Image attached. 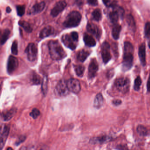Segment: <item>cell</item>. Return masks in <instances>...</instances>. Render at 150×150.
Instances as JSON below:
<instances>
[{"label": "cell", "mask_w": 150, "mask_h": 150, "mask_svg": "<svg viewBox=\"0 0 150 150\" xmlns=\"http://www.w3.org/2000/svg\"><path fill=\"white\" fill-rule=\"evenodd\" d=\"M133 45L129 42H125L124 45V55L122 63V69L123 71L129 70L133 65Z\"/></svg>", "instance_id": "1"}, {"label": "cell", "mask_w": 150, "mask_h": 150, "mask_svg": "<svg viewBox=\"0 0 150 150\" xmlns=\"http://www.w3.org/2000/svg\"><path fill=\"white\" fill-rule=\"evenodd\" d=\"M51 57L54 60H60L67 57L66 52L57 40H51L48 43Z\"/></svg>", "instance_id": "2"}, {"label": "cell", "mask_w": 150, "mask_h": 150, "mask_svg": "<svg viewBox=\"0 0 150 150\" xmlns=\"http://www.w3.org/2000/svg\"><path fill=\"white\" fill-rule=\"evenodd\" d=\"M81 14L78 11H72L66 18L63 23V26L66 28H73L78 27L81 20Z\"/></svg>", "instance_id": "3"}, {"label": "cell", "mask_w": 150, "mask_h": 150, "mask_svg": "<svg viewBox=\"0 0 150 150\" xmlns=\"http://www.w3.org/2000/svg\"><path fill=\"white\" fill-rule=\"evenodd\" d=\"M61 40L64 44L72 50H74L78 44L79 41V35L77 32L74 31L70 34L63 35Z\"/></svg>", "instance_id": "4"}, {"label": "cell", "mask_w": 150, "mask_h": 150, "mask_svg": "<svg viewBox=\"0 0 150 150\" xmlns=\"http://www.w3.org/2000/svg\"><path fill=\"white\" fill-rule=\"evenodd\" d=\"M115 85L116 88L119 92L125 94L129 92L130 82L129 79L126 77H120L116 79Z\"/></svg>", "instance_id": "5"}, {"label": "cell", "mask_w": 150, "mask_h": 150, "mask_svg": "<svg viewBox=\"0 0 150 150\" xmlns=\"http://www.w3.org/2000/svg\"><path fill=\"white\" fill-rule=\"evenodd\" d=\"M56 94L58 96L64 97L69 94V91L67 85V81L61 79L59 81L55 89Z\"/></svg>", "instance_id": "6"}, {"label": "cell", "mask_w": 150, "mask_h": 150, "mask_svg": "<svg viewBox=\"0 0 150 150\" xmlns=\"http://www.w3.org/2000/svg\"><path fill=\"white\" fill-rule=\"evenodd\" d=\"M25 52L29 61L34 62L36 59L38 51L37 47L35 43H30L29 44Z\"/></svg>", "instance_id": "7"}, {"label": "cell", "mask_w": 150, "mask_h": 150, "mask_svg": "<svg viewBox=\"0 0 150 150\" xmlns=\"http://www.w3.org/2000/svg\"><path fill=\"white\" fill-rule=\"evenodd\" d=\"M67 85L69 92L78 94L81 90L80 82L77 79H70L67 81Z\"/></svg>", "instance_id": "8"}, {"label": "cell", "mask_w": 150, "mask_h": 150, "mask_svg": "<svg viewBox=\"0 0 150 150\" xmlns=\"http://www.w3.org/2000/svg\"><path fill=\"white\" fill-rule=\"evenodd\" d=\"M101 49L103 61L104 64H107L111 59L110 52V45L108 42H103L102 45Z\"/></svg>", "instance_id": "9"}, {"label": "cell", "mask_w": 150, "mask_h": 150, "mask_svg": "<svg viewBox=\"0 0 150 150\" xmlns=\"http://www.w3.org/2000/svg\"><path fill=\"white\" fill-rule=\"evenodd\" d=\"M67 6V3L64 0L58 1L52 9L51 15L53 17H57L66 8Z\"/></svg>", "instance_id": "10"}, {"label": "cell", "mask_w": 150, "mask_h": 150, "mask_svg": "<svg viewBox=\"0 0 150 150\" xmlns=\"http://www.w3.org/2000/svg\"><path fill=\"white\" fill-rule=\"evenodd\" d=\"M18 59L14 56H9L7 63V72L8 74H12L18 68Z\"/></svg>", "instance_id": "11"}, {"label": "cell", "mask_w": 150, "mask_h": 150, "mask_svg": "<svg viewBox=\"0 0 150 150\" xmlns=\"http://www.w3.org/2000/svg\"><path fill=\"white\" fill-rule=\"evenodd\" d=\"M88 70V77L89 79H92L96 76V74L99 69V65L96 59H93L91 60Z\"/></svg>", "instance_id": "12"}, {"label": "cell", "mask_w": 150, "mask_h": 150, "mask_svg": "<svg viewBox=\"0 0 150 150\" xmlns=\"http://www.w3.org/2000/svg\"><path fill=\"white\" fill-rule=\"evenodd\" d=\"M86 29L89 33L93 35L98 40L100 39L101 35V30L96 24L92 23H88Z\"/></svg>", "instance_id": "13"}, {"label": "cell", "mask_w": 150, "mask_h": 150, "mask_svg": "<svg viewBox=\"0 0 150 150\" xmlns=\"http://www.w3.org/2000/svg\"><path fill=\"white\" fill-rule=\"evenodd\" d=\"M10 128L8 126H3L0 129V131L1 132L0 137V150L3 149V147L6 144V141L7 139L9 134Z\"/></svg>", "instance_id": "14"}, {"label": "cell", "mask_w": 150, "mask_h": 150, "mask_svg": "<svg viewBox=\"0 0 150 150\" xmlns=\"http://www.w3.org/2000/svg\"><path fill=\"white\" fill-rule=\"evenodd\" d=\"M112 137L107 135L95 137L90 139V143L92 144H102L109 142L112 139Z\"/></svg>", "instance_id": "15"}, {"label": "cell", "mask_w": 150, "mask_h": 150, "mask_svg": "<svg viewBox=\"0 0 150 150\" xmlns=\"http://www.w3.org/2000/svg\"><path fill=\"white\" fill-rule=\"evenodd\" d=\"M138 55L140 63L144 67L146 64V46L144 43L141 44L139 46L138 50Z\"/></svg>", "instance_id": "16"}, {"label": "cell", "mask_w": 150, "mask_h": 150, "mask_svg": "<svg viewBox=\"0 0 150 150\" xmlns=\"http://www.w3.org/2000/svg\"><path fill=\"white\" fill-rule=\"evenodd\" d=\"M45 3L44 1L35 4L33 6L30 12V14L35 15L42 13L45 8Z\"/></svg>", "instance_id": "17"}, {"label": "cell", "mask_w": 150, "mask_h": 150, "mask_svg": "<svg viewBox=\"0 0 150 150\" xmlns=\"http://www.w3.org/2000/svg\"><path fill=\"white\" fill-rule=\"evenodd\" d=\"M55 32V30L53 27L51 26H48L44 28L39 34V36L42 39L45 38L53 35Z\"/></svg>", "instance_id": "18"}, {"label": "cell", "mask_w": 150, "mask_h": 150, "mask_svg": "<svg viewBox=\"0 0 150 150\" xmlns=\"http://www.w3.org/2000/svg\"><path fill=\"white\" fill-rule=\"evenodd\" d=\"M10 34V30L8 29L0 30V46L5 44L9 38Z\"/></svg>", "instance_id": "19"}, {"label": "cell", "mask_w": 150, "mask_h": 150, "mask_svg": "<svg viewBox=\"0 0 150 150\" xmlns=\"http://www.w3.org/2000/svg\"><path fill=\"white\" fill-rule=\"evenodd\" d=\"M83 40L85 45L88 47H94L96 45V42L92 36L87 34H84Z\"/></svg>", "instance_id": "20"}, {"label": "cell", "mask_w": 150, "mask_h": 150, "mask_svg": "<svg viewBox=\"0 0 150 150\" xmlns=\"http://www.w3.org/2000/svg\"><path fill=\"white\" fill-rule=\"evenodd\" d=\"M126 22L131 31L135 33L136 30V24L135 20L132 15L128 14L126 16Z\"/></svg>", "instance_id": "21"}, {"label": "cell", "mask_w": 150, "mask_h": 150, "mask_svg": "<svg viewBox=\"0 0 150 150\" xmlns=\"http://www.w3.org/2000/svg\"><path fill=\"white\" fill-rule=\"evenodd\" d=\"M16 109L15 108L11 109L6 112H3L1 114V116L5 121H9L14 116L16 112Z\"/></svg>", "instance_id": "22"}, {"label": "cell", "mask_w": 150, "mask_h": 150, "mask_svg": "<svg viewBox=\"0 0 150 150\" xmlns=\"http://www.w3.org/2000/svg\"><path fill=\"white\" fill-rule=\"evenodd\" d=\"M103 96L100 93L97 94L94 100V107L97 109H99L103 106Z\"/></svg>", "instance_id": "23"}, {"label": "cell", "mask_w": 150, "mask_h": 150, "mask_svg": "<svg viewBox=\"0 0 150 150\" xmlns=\"http://www.w3.org/2000/svg\"><path fill=\"white\" fill-rule=\"evenodd\" d=\"M90 53L88 51L82 50L80 51L77 54V59L81 62H84L89 56Z\"/></svg>", "instance_id": "24"}, {"label": "cell", "mask_w": 150, "mask_h": 150, "mask_svg": "<svg viewBox=\"0 0 150 150\" xmlns=\"http://www.w3.org/2000/svg\"><path fill=\"white\" fill-rule=\"evenodd\" d=\"M121 30H122L121 26L118 24H115L112 30V37L115 40H117L119 39Z\"/></svg>", "instance_id": "25"}, {"label": "cell", "mask_w": 150, "mask_h": 150, "mask_svg": "<svg viewBox=\"0 0 150 150\" xmlns=\"http://www.w3.org/2000/svg\"><path fill=\"white\" fill-rule=\"evenodd\" d=\"M19 26L24 29V30L28 33H31L33 30V28L31 25L28 22L24 21H20L18 23Z\"/></svg>", "instance_id": "26"}, {"label": "cell", "mask_w": 150, "mask_h": 150, "mask_svg": "<svg viewBox=\"0 0 150 150\" xmlns=\"http://www.w3.org/2000/svg\"><path fill=\"white\" fill-rule=\"evenodd\" d=\"M137 131L139 135L141 137H146L149 134L148 130L143 125H139L137 127Z\"/></svg>", "instance_id": "27"}, {"label": "cell", "mask_w": 150, "mask_h": 150, "mask_svg": "<svg viewBox=\"0 0 150 150\" xmlns=\"http://www.w3.org/2000/svg\"><path fill=\"white\" fill-rule=\"evenodd\" d=\"M74 71L76 74L79 77H82L84 74L85 67L82 65H74Z\"/></svg>", "instance_id": "28"}, {"label": "cell", "mask_w": 150, "mask_h": 150, "mask_svg": "<svg viewBox=\"0 0 150 150\" xmlns=\"http://www.w3.org/2000/svg\"><path fill=\"white\" fill-rule=\"evenodd\" d=\"M92 15L93 19L94 21L98 22L101 20L102 14L100 9H96L94 10Z\"/></svg>", "instance_id": "29"}, {"label": "cell", "mask_w": 150, "mask_h": 150, "mask_svg": "<svg viewBox=\"0 0 150 150\" xmlns=\"http://www.w3.org/2000/svg\"><path fill=\"white\" fill-rule=\"evenodd\" d=\"M48 80L47 76H45L42 83V91L44 95H46L48 91Z\"/></svg>", "instance_id": "30"}, {"label": "cell", "mask_w": 150, "mask_h": 150, "mask_svg": "<svg viewBox=\"0 0 150 150\" xmlns=\"http://www.w3.org/2000/svg\"><path fill=\"white\" fill-rule=\"evenodd\" d=\"M142 84V79L140 76H138L135 79L134 81V89L135 91H139L140 88V86Z\"/></svg>", "instance_id": "31"}, {"label": "cell", "mask_w": 150, "mask_h": 150, "mask_svg": "<svg viewBox=\"0 0 150 150\" xmlns=\"http://www.w3.org/2000/svg\"><path fill=\"white\" fill-rule=\"evenodd\" d=\"M31 80L34 85H39L41 82V77L36 73H34L31 77Z\"/></svg>", "instance_id": "32"}, {"label": "cell", "mask_w": 150, "mask_h": 150, "mask_svg": "<svg viewBox=\"0 0 150 150\" xmlns=\"http://www.w3.org/2000/svg\"><path fill=\"white\" fill-rule=\"evenodd\" d=\"M16 10H17V15L19 16H22L24 14L25 12V6L19 5L16 6Z\"/></svg>", "instance_id": "33"}, {"label": "cell", "mask_w": 150, "mask_h": 150, "mask_svg": "<svg viewBox=\"0 0 150 150\" xmlns=\"http://www.w3.org/2000/svg\"><path fill=\"white\" fill-rule=\"evenodd\" d=\"M11 51L13 55H17L18 54V43L16 40H15L13 42L11 47Z\"/></svg>", "instance_id": "34"}, {"label": "cell", "mask_w": 150, "mask_h": 150, "mask_svg": "<svg viewBox=\"0 0 150 150\" xmlns=\"http://www.w3.org/2000/svg\"><path fill=\"white\" fill-rule=\"evenodd\" d=\"M144 34L146 38L149 40L150 36V23L149 22L146 23L145 25Z\"/></svg>", "instance_id": "35"}, {"label": "cell", "mask_w": 150, "mask_h": 150, "mask_svg": "<svg viewBox=\"0 0 150 150\" xmlns=\"http://www.w3.org/2000/svg\"><path fill=\"white\" fill-rule=\"evenodd\" d=\"M40 115V111L38 109L35 108L32 110L31 113L30 114V115L33 117L34 119H36Z\"/></svg>", "instance_id": "36"}, {"label": "cell", "mask_w": 150, "mask_h": 150, "mask_svg": "<svg viewBox=\"0 0 150 150\" xmlns=\"http://www.w3.org/2000/svg\"><path fill=\"white\" fill-rule=\"evenodd\" d=\"M103 1L104 5H105L106 6L108 7L113 8V7L115 6V5H116V4H114V3L110 2V0H103Z\"/></svg>", "instance_id": "37"}, {"label": "cell", "mask_w": 150, "mask_h": 150, "mask_svg": "<svg viewBox=\"0 0 150 150\" xmlns=\"http://www.w3.org/2000/svg\"><path fill=\"white\" fill-rule=\"evenodd\" d=\"M88 3L89 5L96 6L98 5V0H87Z\"/></svg>", "instance_id": "38"}, {"label": "cell", "mask_w": 150, "mask_h": 150, "mask_svg": "<svg viewBox=\"0 0 150 150\" xmlns=\"http://www.w3.org/2000/svg\"><path fill=\"white\" fill-rule=\"evenodd\" d=\"M122 101L121 100H118V99H116V100H114L112 102V103L113 104L115 105V106H118V105H120L122 103Z\"/></svg>", "instance_id": "39"}, {"label": "cell", "mask_w": 150, "mask_h": 150, "mask_svg": "<svg viewBox=\"0 0 150 150\" xmlns=\"http://www.w3.org/2000/svg\"><path fill=\"white\" fill-rule=\"evenodd\" d=\"M75 3L79 7L83 5V0H75Z\"/></svg>", "instance_id": "40"}, {"label": "cell", "mask_w": 150, "mask_h": 150, "mask_svg": "<svg viewBox=\"0 0 150 150\" xmlns=\"http://www.w3.org/2000/svg\"><path fill=\"white\" fill-rule=\"evenodd\" d=\"M6 11L7 13H11V11H12V9L10 8V7H7L6 8Z\"/></svg>", "instance_id": "41"}, {"label": "cell", "mask_w": 150, "mask_h": 150, "mask_svg": "<svg viewBox=\"0 0 150 150\" xmlns=\"http://www.w3.org/2000/svg\"><path fill=\"white\" fill-rule=\"evenodd\" d=\"M149 80L148 79V81L147 82V85H146V88H147V90L148 92H149Z\"/></svg>", "instance_id": "42"}, {"label": "cell", "mask_w": 150, "mask_h": 150, "mask_svg": "<svg viewBox=\"0 0 150 150\" xmlns=\"http://www.w3.org/2000/svg\"><path fill=\"white\" fill-rule=\"evenodd\" d=\"M8 150H9V149H10V150H13V149H12V148H11V147H9V148H8Z\"/></svg>", "instance_id": "43"}]
</instances>
